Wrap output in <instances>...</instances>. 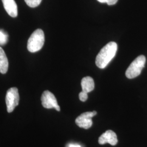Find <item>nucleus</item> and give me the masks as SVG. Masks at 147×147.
Wrapping results in <instances>:
<instances>
[{
  "mask_svg": "<svg viewBox=\"0 0 147 147\" xmlns=\"http://www.w3.org/2000/svg\"><path fill=\"white\" fill-rule=\"evenodd\" d=\"M8 40V35L5 31L0 30V45L6 44Z\"/></svg>",
  "mask_w": 147,
  "mask_h": 147,
  "instance_id": "nucleus-11",
  "label": "nucleus"
},
{
  "mask_svg": "<svg viewBox=\"0 0 147 147\" xmlns=\"http://www.w3.org/2000/svg\"><path fill=\"white\" fill-rule=\"evenodd\" d=\"M5 11L13 18L18 16V7L14 0H2Z\"/></svg>",
  "mask_w": 147,
  "mask_h": 147,
  "instance_id": "nucleus-8",
  "label": "nucleus"
},
{
  "mask_svg": "<svg viewBox=\"0 0 147 147\" xmlns=\"http://www.w3.org/2000/svg\"><path fill=\"white\" fill-rule=\"evenodd\" d=\"M9 63L5 52L0 47V73L5 74L8 69Z\"/></svg>",
  "mask_w": 147,
  "mask_h": 147,
  "instance_id": "nucleus-10",
  "label": "nucleus"
},
{
  "mask_svg": "<svg viewBox=\"0 0 147 147\" xmlns=\"http://www.w3.org/2000/svg\"><path fill=\"white\" fill-rule=\"evenodd\" d=\"M45 42L44 33L41 29H37L31 34L27 42V49L31 53L39 51L42 48Z\"/></svg>",
  "mask_w": 147,
  "mask_h": 147,
  "instance_id": "nucleus-2",
  "label": "nucleus"
},
{
  "mask_svg": "<svg viewBox=\"0 0 147 147\" xmlns=\"http://www.w3.org/2000/svg\"><path fill=\"white\" fill-rule=\"evenodd\" d=\"M98 142L100 144L109 143L111 146H115L118 143L117 136L115 132L109 130L99 137Z\"/></svg>",
  "mask_w": 147,
  "mask_h": 147,
  "instance_id": "nucleus-7",
  "label": "nucleus"
},
{
  "mask_svg": "<svg viewBox=\"0 0 147 147\" xmlns=\"http://www.w3.org/2000/svg\"><path fill=\"white\" fill-rule=\"evenodd\" d=\"M67 147H81V146L78 144H69Z\"/></svg>",
  "mask_w": 147,
  "mask_h": 147,
  "instance_id": "nucleus-15",
  "label": "nucleus"
},
{
  "mask_svg": "<svg viewBox=\"0 0 147 147\" xmlns=\"http://www.w3.org/2000/svg\"><path fill=\"white\" fill-rule=\"evenodd\" d=\"M117 49L118 46L116 42H111L107 44L101 49L96 57L95 64L96 66L100 69L106 68L115 57Z\"/></svg>",
  "mask_w": 147,
  "mask_h": 147,
  "instance_id": "nucleus-1",
  "label": "nucleus"
},
{
  "mask_svg": "<svg viewBox=\"0 0 147 147\" xmlns=\"http://www.w3.org/2000/svg\"><path fill=\"white\" fill-rule=\"evenodd\" d=\"M100 3H106L108 5H115L118 0H97Z\"/></svg>",
  "mask_w": 147,
  "mask_h": 147,
  "instance_id": "nucleus-14",
  "label": "nucleus"
},
{
  "mask_svg": "<svg viewBox=\"0 0 147 147\" xmlns=\"http://www.w3.org/2000/svg\"><path fill=\"white\" fill-rule=\"evenodd\" d=\"M42 0H25L27 5L31 8H35L39 5Z\"/></svg>",
  "mask_w": 147,
  "mask_h": 147,
  "instance_id": "nucleus-12",
  "label": "nucleus"
},
{
  "mask_svg": "<svg viewBox=\"0 0 147 147\" xmlns=\"http://www.w3.org/2000/svg\"><path fill=\"white\" fill-rule=\"evenodd\" d=\"M96 114L97 112L96 111L86 112L83 113L77 117L75 120V123L80 127L88 129L92 125V118L96 115Z\"/></svg>",
  "mask_w": 147,
  "mask_h": 147,
  "instance_id": "nucleus-6",
  "label": "nucleus"
},
{
  "mask_svg": "<svg viewBox=\"0 0 147 147\" xmlns=\"http://www.w3.org/2000/svg\"><path fill=\"white\" fill-rule=\"evenodd\" d=\"M19 94L18 89L16 87H12L8 89L5 96V102L8 113L12 112L16 106L19 105Z\"/></svg>",
  "mask_w": 147,
  "mask_h": 147,
  "instance_id": "nucleus-4",
  "label": "nucleus"
},
{
  "mask_svg": "<svg viewBox=\"0 0 147 147\" xmlns=\"http://www.w3.org/2000/svg\"><path fill=\"white\" fill-rule=\"evenodd\" d=\"M41 101L42 106L44 108L48 109H55L57 111H60V107L58 105L56 97L50 91L45 90L43 92L41 97Z\"/></svg>",
  "mask_w": 147,
  "mask_h": 147,
  "instance_id": "nucleus-5",
  "label": "nucleus"
},
{
  "mask_svg": "<svg viewBox=\"0 0 147 147\" xmlns=\"http://www.w3.org/2000/svg\"><path fill=\"white\" fill-rule=\"evenodd\" d=\"M79 96L80 100L81 101L84 102L88 99V93L84 91H82L79 93Z\"/></svg>",
  "mask_w": 147,
  "mask_h": 147,
  "instance_id": "nucleus-13",
  "label": "nucleus"
},
{
  "mask_svg": "<svg viewBox=\"0 0 147 147\" xmlns=\"http://www.w3.org/2000/svg\"><path fill=\"white\" fill-rule=\"evenodd\" d=\"M81 84L82 91L87 93L92 92L94 89V80L90 76H86L82 79Z\"/></svg>",
  "mask_w": 147,
  "mask_h": 147,
  "instance_id": "nucleus-9",
  "label": "nucleus"
},
{
  "mask_svg": "<svg viewBox=\"0 0 147 147\" xmlns=\"http://www.w3.org/2000/svg\"><path fill=\"white\" fill-rule=\"evenodd\" d=\"M146 61V57L143 55H141L137 57L126 70L125 75L128 79L135 78L140 75L142 69L145 65Z\"/></svg>",
  "mask_w": 147,
  "mask_h": 147,
  "instance_id": "nucleus-3",
  "label": "nucleus"
}]
</instances>
